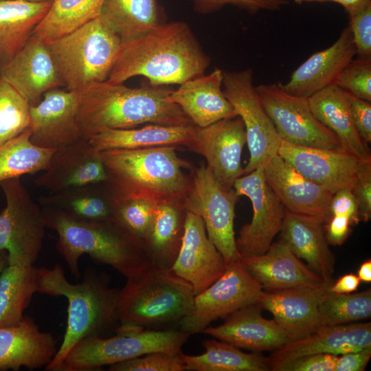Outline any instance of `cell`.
Returning <instances> with one entry per match:
<instances>
[{
    "instance_id": "1",
    "label": "cell",
    "mask_w": 371,
    "mask_h": 371,
    "mask_svg": "<svg viewBox=\"0 0 371 371\" xmlns=\"http://www.w3.org/2000/svg\"><path fill=\"white\" fill-rule=\"evenodd\" d=\"M210 58L190 26L166 22L137 38L122 42L107 81L146 78L153 87L182 83L205 74Z\"/></svg>"
},
{
    "instance_id": "2",
    "label": "cell",
    "mask_w": 371,
    "mask_h": 371,
    "mask_svg": "<svg viewBox=\"0 0 371 371\" xmlns=\"http://www.w3.org/2000/svg\"><path fill=\"white\" fill-rule=\"evenodd\" d=\"M46 227L58 234L56 248L72 275L78 278L79 260L83 254L109 265L126 278L153 267L144 243L115 219L84 221L60 210L43 206Z\"/></svg>"
},
{
    "instance_id": "3",
    "label": "cell",
    "mask_w": 371,
    "mask_h": 371,
    "mask_svg": "<svg viewBox=\"0 0 371 371\" xmlns=\"http://www.w3.org/2000/svg\"><path fill=\"white\" fill-rule=\"evenodd\" d=\"M171 91L153 86L131 88L107 80L90 85L78 91V121L85 137L146 124H193L171 100Z\"/></svg>"
},
{
    "instance_id": "4",
    "label": "cell",
    "mask_w": 371,
    "mask_h": 371,
    "mask_svg": "<svg viewBox=\"0 0 371 371\" xmlns=\"http://www.w3.org/2000/svg\"><path fill=\"white\" fill-rule=\"evenodd\" d=\"M36 293L65 297L68 302L67 327L63 340L47 371H62L70 350L81 340L102 337L119 322V291L106 278L89 270L76 284L68 281L59 264L52 268L36 267Z\"/></svg>"
},
{
    "instance_id": "5",
    "label": "cell",
    "mask_w": 371,
    "mask_h": 371,
    "mask_svg": "<svg viewBox=\"0 0 371 371\" xmlns=\"http://www.w3.org/2000/svg\"><path fill=\"white\" fill-rule=\"evenodd\" d=\"M106 179L104 182L114 203L142 198L157 205L183 200L192 181L182 170L188 164L175 146L111 149L99 152Z\"/></svg>"
},
{
    "instance_id": "6",
    "label": "cell",
    "mask_w": 371,
    "mask_h": 371,
    "mask_svg": "<svg viewBox=\"0 0 371 371\" xmlns=\"http://www.w3.org/2000/svg\"><path fill=\"white\" fill-rule=\"evenodd\" d=\"M192 285L170 269L151 267L126 278L119 291L120 324L155 328L177 323L193 308Z\"/></svg>"
},
{
    "instance_id": "7",
    "label": "cell",
    "mask_w": 371,
    "mask_h": 371,
    "mask_svg": "<svg viewBox=\"0 0 371 371\" xmlns=\"http://www.w3.org/2000/svg\"><path fill=\"white\" fill-rule=\"evenodd\" d=\"M121 43L99 16L47 46L63 86L69 91H80L107 80Z\"/></svg>"
},
{
    "instance_id": "8",
    "label": "cell",
    "mask_w": 371,
    "mask_h": 371,
    "mask_svg": "<svg viewBox=\"0 0 371 371\" xmlns=\"http://www.w3.org/2000/svg\"><path fill=\"white\" fill-rule=\"evenodd\" d=\"M190 335L181 329L143 330L104 338L89 337L67 355L62 371H93L155 352L179 353Z\"/></svg>"
},
{
    "instance_id": "9",
    "label": "cell",
    "mask_w": 371,
    "mask_h": 371,
    "mask_svg": "<svg viewBox=\"0 0 371 371\" xmlns=\"http://www.w3.org/2000/svg\"><path fill=\"white\" fill-rule=\"evenodd\" d=\"M0 186L6 201L0 212V250L7 252L9 265L34 266L47 228L42 207L19 178L5 180Z\"/></svg>"
},
{
    "instance_id": "10",
    "label": "cell",
    "mask_w": 371,
    "mask_h": 371,
    "mask_svg": "<svg viewBox=\"0 0 371 371\" xmlns=\"http://www.w3.org/2000/svg\"><path fill=\"white\" fill-rule=\"evenodd\" d=\"M238 196L217 182L207 166L198 168L183 207L201 218L207 235L222 254L225 263L240 259L236 244L234 221Z\"/></svg>"
},
{
    "instance_id": "11",
    "label": "cell",
    "mask_w": 371,
    "mask_h": 371,
    "mask_svg": "<svg viewBox=\"0 0 371 371\" xmlns=\"http://www.w3.org/2000/svg\"><path fill=\"white\" fill-rule=\"evenodd\" d=\"M255 88L281 140L307 147L344 148L337 136L315 117L308 98L292 95L280 83Z\"/></svg>"
},
{
    "instance_id": "12",
    "label": "cell",
    "mask_w": 371,
    "mask_h": 371,
    "mask_svg": "<svg viewBox=\"0 0 371 371\" xmlns=\"http://www.w3.org/2000/svg\"><path fill=\"white\" fill-rule=\"evenodd\" d=\"M262 291L241 259L231 262L217 280L194 295L192 311L178 322L179 329L190 335L201 333L212 322L256 304Z\"/></svg>"
},
{
    "instance_id": "13",
    "label": "cell",
    "mask_w": 371,
    "mask_h": 371,
    "mask_svg": "<svg viewBox=\"0 0 371 371\" xmlns=\"http://www.w3.org/2000/svg\"><path fill=\"white\" fill-rule=\"evenodd\" d=\"M225 95L245 126L249 159L244 175L262 166L278 154L280 138L263 109L254 85V71L247 68L223 74Z\"/></svg>"
},
{
    "instance_id": "14",
    "label": "cell",
    "mask_w": 371,
    "mask_h": 371,
    "mask_svg": "<svg viewBox=\"0 0 371 371\" xmlns=\"http://www.w3.org/2000/svg\"><path fill=\"white\" fill-rule=\"evenodd\" d=\"M233 189L238 196H247L253 208L251 222L236 238L240 258L263 254L281 231L285 207L267 183L262 166L237 179Z\"/></svg>"
},
{
    "instance_id": "15",
    "label": "cell",
    "mask_w": 371,
    "mask_h": 371,
    "mask_svg": "<svg viewBox=\"0 0 371 371\" xmlns=\"http://www.w3.org/2000/svg\"><path fill=\"white\" fill-rule=\"evenodd\" d=\"M245 144V126L236 115L205 127L195 126L188 148L205 157L207 166L222 188L231 190L236 180L244 175L241 157Z\"/></svg>"
},
{
    "instance_id": "16",
    "label": "cell",
    "mask_w": 371,
    "mask_h": 371,
    "mask_svg": "<svg viewBox=\"0 0 371 371\" xmlns=\"http://www.w3.org/2000/svg\"><path fill=\"white\" fill-rule=\"evenodd\" d=\"M78 91L52 89L30 108V139L35 145L56 149L85 137L78 121Z\"/></svg>"
},
{
    "instance_id": "17",
    "label": "cell",
    "mask_w": 371,
    "mask_h": 371,
    "mask_svg": "<svg viewBox=\"0 0 371 371\" xmlns=\"http://www.w3.org/2000/svg\"><path fill=\"white\" fill-rule=\"evenodd\" d=\"M278 154L303 176L333 194L352 189L362 160L344 148L307 147L283 140Z\"/></svg>"
},
{
    "instance_id": "18",
    "label": "cell",
    "mask_w": 371,
    "mask_h": 371,
    "mask_svg": "<svg viewBox=\"0 0 371 371\" xmlns=\"http://www.w3.org/2000/svg\"><path fill=\"white\" fill-rule=\"evenodd\" d=\"M227 264L209 239L200 216L186 211L183 233L177 258L170 269L201 293L225 272Z\"/></svg>"
},
{
    "instance_id": "19",
    "label": "cell",
    "mask_w": 371,
    "mask_h": 371,
    "mask_svg": "<svg viewBox=\"0 0 371 371\" xmlns=\"http://www.w3.org/2000/svg\"><path fill=\"white\" fill-rule=\"evenodd\" d=\"M263 170L267 183L286 210L324 223L330 218L333 193L303 176L278 154L267 161Z\"/></svg>"
},
{
    "instance_id": "20",
    "label": "cell",
    "mask_w": 371,
    "mask_h": 371,
    "mask_svg": "<svg viewBox=\"0 0 371 371\" xmlns=\"http://www.w3.org/2000/svg\"><path fill=\"white\" fill-rule=\"evenodd\" d=\"M0 76L30 105L38 103L45 92L63 86L47 44L34 35L14 56L0 65Z\"/></svg>"
},
{
    "instance_id": "21",
    "label": "cell",
    "mask_w": 371,
    "mask_h": 371,
    "mask_svg": "<svg viewBox=\"0 0 371 371\" xmlns=\"http://www.w3.org/2000/svg\"><path fill=\"white\" fill-rule=\"evenodd\" d=\"M106 172L97 151L85 137L58 148L48 168L34 179L38 186L50 193L91 183L104 182Z\"/></svg>"
},
{
    "instance_id": "22",
    "label": "cell",
    "mask_w": 371,
    "mask_h": 371,
    "mask_svg": "<svg viewBox=\"0 0 371 371\" xmlns=\"http://www.w3.org/2000/svg\"><path fill=\"white\" fill-rule=\"evenodd\" d=\"M240 259L249 273L267 292L331 285L297 258L282 239L273 243L263 254Z\"/></svg>"
},
{
    "instance_id": "23",
    "label": "cell",
    "mask_w": 371,
    "mask_h": 371,
    "mask_svg": "<svg viewBox=\"0 0 371 371\" xmlns=\"http://www.w3.org/2000/svg\"><path fill=\"white\" fill-rule=\"evenodd\" d=\"M257 304L244 306L225 318L216 327L207 326L202 333L254 352L275 351L291 339L288 333L273 319L262 315Z\"/></svg>"
},
{
    "instance_id": "24",
    "label": "cell",
    "mask_w": 371,
    "mask_h": 371,
    "mask_svg": "<svg viewBox=\"0 0 371 371\" xmlns=\"http://www.w3.org/2000/svg\"><path fill=\"white\" fill-rule=\"evenodd\" d=\"M302 287L267 292L263 291L256 304L270 312L273 319L288 333L291 341L304 338L322 326L319 302L324 290Z\"/></svg>"
},
{
    "instance_id": "25",
    "label": "cell",
    "mask_w": 371,
    "mask_h": 371,
    "mask_svg": "<svg viewBox=\"0 0 371 371\" xmlns=\"http://www.w3.org/2000/svg\"><path fill=\"white\" fill-rule=\"evenodd\" d=\"M58 347L52 333L41 331L32 317L25 315L16 324L0 327V370L46 367Z\"/></svg>"
},
{
    "instance_id": "26",
    "label": "cell",
    "mask_w": 371,
    "mask_h": 371,
    "mask_svg": "<svg viewBox=\"0 0 371 371\" xmlns=\"http://www.w3.org/2000/svg\"><path fill=\"white\" fill-rule=\"evenodd\" d=\"M355 55L352 34L347 26L332 45L312 54L293 72L289 81L280 83V86L292 95L309 98L335 85L341 71Z\"/></svg>"
},
{
    "instance_id": "27",
    "label": "cell",
    "mask_w": 371,
    "mask_h": 371,
    "mask_svg": "<svg viewBox=\"0 0 371 371\" xmlns=\"http://www.w3.org/2000/svg\"><path fill=\"white\" fill-rule=\"evenodd\" d=\"M371 347V323L323 326L311 335L285 344L270 355V368L313 354L340 355Z\"/></svg>"
},
{
    "instance_id": "28",
    "label": "cell",
    "mask_w": 371,
    "mask_h": 371,
    "mask_svg": "<svg viewBox=\"0 0 371 371\" xmlns=\"http://www.w3.org/2000/svg\"><path fill=\"white\" fill-rule=\"evenodd\" d=\"M223 74L221 69L215 68L210 74L189 80L171 91V100L194 126L205 127L237 115L222 89Z\"/></svg>"
},
{
    "instance_id": "29",
    "label": "cell",
    "mask_w": 371,
    "mask_h": 371,
    "mask_svg": "<svg viewBox=\"0 0 371 371\" xmlns=\"http://www.w3.org/2000/svg\"><path fill=\"white\" fill-rule=\"evenodd\" d=\"M324 225L316 218L285 209L281 239L325 282L332 284L335 258L326 238Z\"/></svg>"
},
{
    "instance_id": "30",
    "label": "cell",
    "mask_w": 371,
    "mask_h": 371,
    "mask_svg": "<svg viewBox=\"0 0 371 371\" xmlns=\"http://www.w3.org/2000/svg\"><path fill=\"white\" fill-rule=\"evenodd\" d=\"M195 126L147 124L136 128L106 129L87 137L98 152L111 149H137L156 146H189Z\"/></svg>"
},
{
    "instance_id": "31",
    "label": "cell",
    "mask_w": 371,
    "mask_h": 371,
    "mask_svg": "<svg viewBox=\"0 0 371 371\" xmlns=\"http://www.w3.org/2000/svg\"><path fill=\"white\" fill-rule=\"evenodd\" d=\"M315 117L338 138L341 146L360 159H371L370 151L359 135L345 91L332 85L308 98Z\"/></svg>"
},
{
    "instance_id": "32",
    "label": "cell",
    "mask_w": 371,
    "mask_h": 371,
    "mask_svg": "<svg viewBox=\"0 0 371 371\" xmlns=\"http://www.w3.org/2000/svg\"><path fill=\"white\" fill-rule=\"evenodd\" d=\"M52 3V1H0V65L23 47L49 11Z\"/></svg>"
},
{
    "instance_id": "33",
    "label": "cell",
    "mask_w": 371,
    "mask_h": 371,
    "mask_svg": "<svg viewBox=\"0 0 371 371\" xmlns=\"http://www.w3.org/2000/svg\"><path fill=\"white\" fill-rule=\"evenodd\" d=\"M100 16L122 42L140 37L167 21L158 0H105Z\"/></svg>"
},
{
    "instance_id": "34",
    "label": "cell",
    "mask_w": 371,
    "mask_h": 371,
    "mask_svg": "<svg viewBox=\"0 0 371 371\" xmlns=\"http://www.w3.org/2000/svg\"><path fill=\"white\" fill-rule=\"evenodd\" d=\"M42 206L53 207L84 221L114 219V201L104 182L50 193L38 198Z\"/></svg>"
},
{
    "instance_id": "35",
    "label": "cell",
    "mask_w": 371,
    "mask_h": 371,
    "mask_svg": "<svg viewBox=\"0 0 371 371\" xmlns=\"http://www.w3.org/2000/svg\"><path fill=\"white\" fill-rule=\"evenodd\" d=\"M205 352L199 355L181 357L188 371H269V358L258 352L246 353L239 348L215 339L202 341Z\"/></svg>"
},
{
    "instance_id": "36",
    "label": "cell",
    "mask_w": 371,
    "mask_h": 371,
    "mask_svg": "<svg viewBox=\"0 0 371 371\" xmlns=\"http://www.w3.org/2000/svg\"><path fill=\"white\" fill-rule=\"evenodd\" d=\"M184 221L185 216L182 218L177 205H157L150 231L144 241L148 258L154 267H172L181 246Z\"/></svg>"
},
{
    "instance_id": "37",
    "label": "cell",
    "mask_w": 371,
    "mask_h": 371,
    "mask_svg": "<svg viewBox=\"0 0 371 371\" xmlns=\"http://www.w3.org/2000/svg\"><path fill=\"white\" fill-rule=\"evenodd\" d=\"M36 267L8 265L0 275V327L14 325L36 293Z\"/></svg>"
},
{
    "instance_id": "38",
    "label": "cell",
    "mask_w": 371,
    "mask_h": 371,
    "mask_svg": "<svg viewBox=\"0 0 371 371\" xmlns=\"http://www.w3.org/2000/svg\"><path fill=\"white\" fill-rule=\"evenodd\" d=\"M104 1L52 0L32 35L47 44L99 16Z\"/></svg>"
},
{
    "instance_id": "39",
    "label": "cell",
    "mask_w": 371,
    "mask_h": 371,
    "mask_svg": "<svg viewBox=\"0 0 371 371\" xmlns=\"http://www.w3.org/2000/svg\"><path fill=\"white\" fill-rule=\"evenodd\" d=\"M30 136L31 131L28 128L0 146V183L48 168L56 149L35 145Z\"/></svg>"
},
{
    "instance_id": "40",
    "label": "cell",
    "mask_w": 371,
    "mask_h": 371,
    "mask_svg": "<svg viewBox=\"0 0 371 371\" xmlns=\"http://www.w3.org/2000/svg\"><path fill=\"white\" fill-rule=\"evenodd\" d=\"M322 326L350 324L371 317V289L355 293L333 292L330 286L323 292L319 302Z\"/></svg>"
},
{
    "instance_id": "41",
    "label": "cell",
    "mask_w": 371,
    "mask_h": 371,
    "mask_svg": "<svg viewBox=\"0 0 371 371\" xmlns=\"http://www.w3.org/2000/svg\"><path fill=\"white\" fill-rule=\"evenodd\" d=\"M29 102L0 76V146L30 128Z\"/></svg>"
},
{
    "instance_id": "42",
    "label": "cell",
    "mask_w": 371,
    "mask_h": 371,
    "mask_svg": "<svg viewBox=\"0 0 371 371\" xmlns=\"http://www.w3.org/2000/svg\"><path fill=\"white\" fill-rule=\"evenodd\" d=\"M157 203L142 198H133L114 203V219L143 243L153 221Z\"/></svg>"
},
{
    "instance_id": "43",
    "label": "cell",
    "mask_w": 371,
    "mask_h": 371,
    "mask_svg": "<svg viewBox=\"0 0 371 371\" xmlns=\"http://www.w3.org/2000/svg\"><path fill=\"white\" fill-rule=\"evenodd\" d=\"M335 85L357 98L371 102V56L351 60Z\"/></svg>"
},
{
    "instance_id": "44",
    "label": "cell",
    "mask_w": 371,
    "mask_h": 371,
    "mask_svg": "<svg viewBox=\"0 0 371 371\" xmlns=\"http://www.w3.org/2000/svg\"><path fill=\"white\" fill-rule=\"evenodd\" d=\"M182 352V351H181ZM179 353L155 352L109 366L111 371H185Z\"/></svg>"
},
{
    "instance_id": "45",
    "label": "cell",
    "mask_w": 371,
    "mask_h": 371,
    "mask_svg": "<svg viewBox=\"0 0 371 371\" xmlns=\"http://www.w3.org/2000/svg\"><path fill=\"white\" fill-rule=\"evenodd\" d=\"M349 28L359 57L371 56V0L348 14Z\"/></svg>"
},
{
    "instance_id": "46",
    "label": "cell",
    "mask_w": 371,
    "mask_h": 371,
    "mask_svg": "<svg viewBox=\"0 0 371 371\" xmlns=\"http://www.w3.org/2000/svg\"><path fill=\"white\" fill-rule=\"evenodd\" d=\"M194 10L201 14H209L231 5L250 14L261 10L274 11L284 4L280 0H190Z\"/></svg>"
},
{
    "instance_id": "47",
    "label": "cell",
    "mask_w": 371,
    "mask_h": 371,
    "mask_svg": "<svg viewBox=\"0 0 371 371\" xmlns=\"http://www.w3.org/2000/svg\"><path fill=\"white\" fill-rule=\"evenodd\" d=\"M357 203L361 221L371 218V159H362L351 189Z\"/></svg>"
},
{
    "instance_id": "48",
    "label": "cell",
    "mask_w": 371,
    "mask_h": 371,
    "mask_svg": "<svg viewBox=\"0 0 371 371\" xmlns=\"http://www.w3.org/2000/svg\"><path fill=\"white\" fill-rule=\"evenodd\" d=\"M338 355L320 353L300 357L278 364L273 371H334Z\"/></svg>"
},
{
    "instance_id": "49",
    "label": "cell",
    "mask_w": 371,
    "mask_h": 371,
    "mask_svg": "<svg viewBox=\"0 0 371 371\" xmlns=\"http://www.w3.org/2000/svg\"><path fill=\"white\" fill-rule=\"evenodd\" d=\"M355 126L362 139L371 142V103L345 91Z\"/></svg>"
},
{
    "instance_id": "50",
    "label": "cell",
    "mask_w": 371,
    "mask_h": 371,
    "mask_svg": "<svg viewBox=\"0 0 371 371\" xmlns=\"http://www.w3.org/2000/svg\"><path fill=\"white\" fill-rule=\"evenodd\" d=\"M330 212L332 215H341L348 217L352 225L361 221L358 205L350 189H342L333 194L330 202Z\"/></svg>"
},
{
    "instance_id": "51",
    "label": "cell",
    "mask_w": 371,
    "mask_h": 371,
    "mask_svg": "<svg viewBox=\"0 0 371 371\" xmlns=\"http://www.w3.org/2000/svg\"><path fill=\"white\" fill-rule=\"evenodd\" d=\"M324 226L328 244L341 245L350 235L353 225L345 216L332 215Z\"/></svg>"
},
{
    "instance_id": "52",
    "label": "cell",
    "mask_w": 371,
    "mask_h": 371,
    "mask_svg": "<svg viewBox=\"0 0 371 371\" xmlns=\"http://www.w3.org/2000/svg\"><path fill=\"white\" fill-rule=\"evenodd\" d=\"M371 358V347L337 356L334 371H364Z\"/></svg>"
},
{
    "instance_id": "53",
    "label": "cell",
    "mask_w": 371,
    "mask_h": 371,
    "mask_svg": "<svg viewBox=\"0 0 371 371\" xmlns=\"http://www.w3.org/2000/svg\"><path fill=\"white\" fill-rule=\"evenodd\" d=\"M361 280L357 275L350 273H347L339 279L330 286V289L333 292L338 293H350L355 291L359 284Z\"/></svg>"
},
{
    "instance_id": "54",
    "label": "cell",
    "mask_w": 371,
    "mask_h": 371,
    "mask_svg": "<svg viewBox=\"0 0 371 371\" xmlns=\"http://www.w3.org/2000/svg\"><path fill=\"white\" fill-rule=\"evenodd\" d=\"M368 1L370 0H333V2H335L341 5L346 12L350 14L357 11Z\"/></svg>"
},
{
    "instance_id": "55",
    "label": "cell",
    "mask_w": 371,
    "mask_h": 371,
    "mask_svg": "<svg viewBox=\"0 0 371 371\" xmlns=\"http://www.w3.org/2000/svg\"><path fill=\"white\" fill-rule=\"evenodd\" d=\"M359 280L363 282H371V260L364 261L359 267L357 272Z\"/></svg>"
},
{
    "instance_id": "56",
    "label": "cell",
    "mask_w": 371,
    "mask_h": 371,
    "mask_svg": "<svg viewBox=\"0 0 371 371\" xmlns=\"http://www.w3.org/2000/svg\"><path fill=\"white\" fill-rule=\"evenodd\" d=\"M8 265L9 262L7 252L5 251L0 250V275Z\"/></svg>"
},
{
    "instance_id": "57",
    "label": "cell",
    "mask_w": 371,
    "mask_h": 371,
    "mask_svg": "<svg viewBox=\"0 0 371 371\" xmlns=\"http://www.w3.org/2000/svg\"><path fill=\"white\" fill-rule=\"evenodd\" d=\"M295 3L302 4L306 2H326L332 1L333 0H293Z\"/></svg>"
},
{
    "instance_id": "58",
    "label": "cell",
    "mask_w": 371,
    "mask_h": 371,
    "mask_svg": "<svg viewBox=\"0 0 371 371\" xmlns=\"http://www.w3.org/2000/svg\"><path fill=\"white\" fill-rule=\"evenodd\" d=\"M26 1H34V2H42V1H52V0H26Z\"/></svg>"
},
{
    "instance_id": "59",
    "label": "cell",
    "mask_w": 371,
    "mask_h": 371,
    "mask_svg": "<svg viewBox=\"0 0 371 371\" xmlns=\"http://www.w3.org/2000/svg\"><path fill=\"white\" fill-rule=\"evenodd\" d=\"M280 1H282L284 3H286V0H280Z\"/></svg>"
}]
</instances>
